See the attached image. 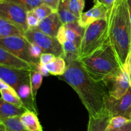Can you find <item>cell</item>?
I'll return each mask as SVG.
<instances>
[{"label":"cell","instance_id":"6da1fadb","mask_svg":"<svg viewBox=\"0 0 131 131\" xmlns=\"http://www.w3.org/2000/svg\"><path fill=\"white\" fill-rule=\"evenodd\" d=\"M58 77L75 90L89 116H96L104 110L105 100L108 95L104 83L93 79L79 60L69 63L65 74Z\"/></svg>","mask_w":131,"mask_h":131},{"label":"cell","instance_id":"7a4b0ae2","mask_svg":"<svg viewBox=\"0 0 131 131\" xmlns=\"http://www.w3.org/2000/svg\"><path fill=\"white\" fill-rule=\"evenodd\" d=\"M107 20L108 39L123 66L131 52V21L127 0H115Z\"/></svg>","mask_w":131,"mask_h":131},{"label":"cell","instance_id":"3957f363","mask_svg":"<svg viewBox=\"0 0 131 131\" xmlns=\"http://www.w3.org/2000/svg\"><path fill=\"white\" fill-rule=\"evenodd\" d=\"M78 60L90 77L97 82H103L121 66L109 39L92 55Z\"/></svg>","mask_w":131,"mask_h":131},{"label":"cell","instance_id":"277c9868","mask_svg":"<svg viewBox=\"0 0 131 131\" xmlns=\"http://www.w3.org/2000/svg\"><path fill=\"white\" fill-rule=\"evenodd\" d=\"M108 40L107 19L94 22L85 28L84 35L79 47V59L90 56L101 48Z\"/></svg>","mask_w":131,"mask_h":131},{"label":"cell","instance_id":"5b68a950","mask_svg":"<svg viewBox=\"0 0 131 131\" xmlns=\"http://www.w3.org/2000/svg\"><path fill=\"white\" fill-rule=\"evenodd\" d=\"M103 82L109 96L115 99L122 97L130 87L128 62L107 77Z\"/></svg>","mask_w":131,"mask_h":131},{"label":"cell","instance_id":"8992f818","mask_svg":"<svg viewBox=\"0 0 131 131\" xmlns=\"http://www.w3.org/2000/svg\"><path fill=\"white\" fill-rule=\"evenodd\" d=\"M25 37L29 42L35 43L43 50V53H49L56 57H63L62 46L58 40L40 31L37 28H29Z\"/></svg>","mask_w":131,"mask_h":131},{"label":"cell","instance_id":"52a82bcc","mask_svg":"<svg viewBox=\"0 0 131 131\" xmlns=\"http://www.w3.org/2000/svg\"><path fill=\"white\" fill-rule=\"evenodd\" d=\"M27 14L28 11L19 5L0 1V18L15 24L25 32L29 30Z\"/></svg>","mask_w":131,"mask_h":131},{"label":"cell","instance_id":"ba28073f","mask_svg":"<svg viewBox=\"0 0 131 131\" xmlns=\"http://www.w3.org/2000/svg\"><path fill=\"white\" fill-rule=\"evenodd\" d=\"M29 42L25 37H9L0 39V47L28 62L32 66L37 64L29 55Z\"/></svg>","mask_w":131,"mask_h":131},{"label":"cell","instance_id":"9c48e42d","mask_svg":"<svg viewBox=\"0 0 131 131\" xmlns=\"http://www.w3.org/2000/svg\"><path fill=\"white\" fill-rule=\"evenodd\" d=\"M105 109L113 116H122L131 120V87L122 98L115 99L107 95Z\"/></svg>","mask_w":131,"mask_h":131},{"label":"cell","instance_id":"30bf717a","mask_svg":"<svg viewBox=\"0 0 131 131\" xmlns=\"http://www.w3.org/2000/svg\"><path fill=\"white\" fill-rule=\"evenodd\" d=\"M30 73L28 70L10 68L0 65V79L15 89L24 83H30Z\"/></svg>","mask_w":131,"mask_h":131},{"label":"cell","instance_id":"8fae6325","mask_svg":"<svg viewBox=\"0 0 131 131\" xmlns=\"http://www.w3.org/2000/svg\"><path fill=\"white\" fill-rule=\"evenodd\" d=\"M84 32L85 28L81 26L78 21L63 24L59 30L56 39L61 44L65 41H70L80 47Z\"/></svg>","mask_w":131,"mask_h":131},{"label":"cell","instance_id":"7c38bea8","mask_svg":"<svg viewBox=\"0 0 131 131\" xmlns=\"http://www.w3.org/2000/svg\"><path fill=\"white\" fill-rule=\"evenodd\" d=\"M94 5L87 12H83L79 19V23L84 28L101 19H107L108 10L99 0H93Z\"/></svg>","mask_w":131,"mask_h":131},{"label":"cell","instance_id":"4fadbf2b","mask_svg":"<svg viewBox=\"0 0 131 131\" xmlns=\"http://www.w3.org/2000/svg\"><path fill=\"white\" fill-rule=\"evenodd\" d=\"M0 65L10 68L31 71L33 70L31 64L13 55L3 48L0 47Z\"/></svg>","mask_w":131,"mask_h":131},{"label":"cell","instance_id":"5bb4252c","mask_svg":"<svg viewBox=\"0 0 131 131\" xmlns=\"http://www.w3.org/2000/svg\"><path fill=\"white\" fill-rule=\"evenodd\" d=\"M63 23L57 12H54L45 19L40 21L38 28L40 31L52 37L56 38L59 30Z\"/></svg>","mask_w":131,"mask_h":131},{"label":"cell","instance_id":"9a60e30c","mask_svg":"<svg viewBox=\"0 0 131 131\" xmlns=\"http://www.w3.org/2000/svg\"><path fill=\"white\" fill-rule=\"evenodd\" d=\"M16 91L23 101L26 110L34 112L38 114L35 104L36 98L33 96L30 83H24L20 85Z\"/></svg>","mask_w":131,"mask_h":131},{"label":"cell","instance_id":"2e32d148","mask_svg":"<svg viewBox=\"0 0 131 131\" xmlns=\"http://www.w3.org/2000/svg\"><path fill=\"white\" fill-rule=\"evenodd\" d=\"M112 116L106 109L96 116H89L87 131H107Z\"/></svg>","mask_w":131,"mask_h":131},{"label":"cell","instance_id":"e0dca14e","mask_svg":"<svg viewBox=\"0 0 131 131\" xmlns=\"http://www.w3.org/2000/svg\"><path fill=\"white\" fill-rule=\"evenodd\" d=\"M26 32L15 24L0 18V39L9 37H25Z\"/></svg>","mask_w":131,"mask_h":131},{"label":"cell","instance_id":"ac0fdd59","mask_svg":"<svg viewBox=\"0 0 131 131\" xmlns=\"http://www.w3.org/2000/svg\"><path fill=\"white\" fill-rule=\"evenodd\" d=\"M20 121L29 131H43L37 114L30 110H26L20 116Z\"/></svg>","mask_w":131,"mask_h":131},{"label":"cell","instance_id":"d6986e66","mask_svg":"<svg viewBox=\"0 0 131 131\" xmlns=\"http://www.w3.org/2000/svg\"><path fill=\"white\" fill-rule=\"evenodd\" d=\"M26 110H27L4 101L2 98L0 100V119L20 117Z\"/></svg>","mask_w":131,"mask_h":131},{"label":"cell","instance_id":"ffe728a7","mask_svg":"<svg viewBox=\"0 0 131 131\" xmlns=\"http://www.w3.org/2000/svg\"><path fill=\"white\" fill-rule=\"evenodd\" d=\"M57 12L63 24L78 21L79 18L77 17L69 10V0H60L57 8Z\"/></svg>","mask_w":131,"mask_h":131},{"label":"cell","instance_id":"44dd1931","mask_svg":"<svg viewBox=\"0 0 131 131\" xmlns=\"http://www.w3.org/2000/svg\"><path fill=\"white\" fill-rule=\"evenodd\" d=\"M63 50L64 59L66 61L67 64L70 62L77 60L79 59V47L75 44L70 41H65L61 44Z\"/></svg>","mask_w":131,"mask_h":131},{"label":"cell","instance_id":"7402d4cb","mask_svg":"<svg viewBox=\"0 0 131 131\" xmlns=\"http://www.w3.org/2000/svg\"><path fill=\"white\" fill-rule=\"evenodd\" d=\"M46 66L50 74L58 77L63 75L67 69V64L62 57H56L54 60Z\"/></svg>","mask_w":131,"mask_h":131},{"label":"cell","instance_id":"603a6c76","mask_svg":"<svg viewBox=\"0 0 131 131\" xmlns=\"http://www.w3.org/2000/svg\"><path fill=\"white\" fill-rule=\"evenodd\" d=\"M1 98L4 101L25 109L23 101L19 98L16 90L12 87L8 89H0Z\"/></svg>","mask_w":131,"mask_h":131},{"label":"cell","instance_id":"cb8c5ba5","mask_svg":"<svg viewBox=\"0 0 131 131\" xmlns=\"http://www.w3.org/2000/svg\"><path fill=\"white\" fill-rule=\"evenodd\" d=\"M0 122L6 126L8 131H29L20 122L19 116L0 119Z\"/></svg>","mask_w":131,"mask_h":131},{"label":"cell","instance_id":"d4e9b609","mask_svg":"<svg viewBox=\"0 0 131 131\" xmlns=\"http://www.w3.org/2000/svg\"><path fill=\"white\" fill-rule=\"evenodd\" d=\"M130 121V119L122 116H115L111 117L107 127V131H118Z\"/></svg>","mask_w":131,"mask_h":131},{"label":"cell","instance_id":"484cf974","mask_svg":"<svg viewBox=\"0 0 131 131\" xmlns=\"http://www.w3.org/2000/svg\"><path fill=\"white\" fill-rule=\"evenodd\" d=\"M3 2L12 3L19 5L27 11H31L43 3L42 0H0Z\"/></svg>","mask_w":131,"mask_h":131},{"label":"cell","instance_id":"4316f807","mask_svg":"<svg viewBox=\"0 0 131 131\" xmlns=\"http://www.w3.org/2000/svg\"><path fill=\"white\" fill-rule=\"evenodd\" d=\"M43 76L41 73L36 70L31 71L30 73V84L32 89L33 96L36 98L37 91L40 87L42 83Z\"/></svg>","mask_w":131,"mask_h":131},{"label":"cell","instance_id":"83f0119b","mask_svg":"<svg viewBox=\"0 0 131 131\" xmlns=\"http://www.w3.org/2000/svg\"><path fill=\"white\" fill-rule=\"evenodd\" d=\"M33 12L35 14L36 16L38 18V19L40 21H42V19H45V18H46L49 15H50L52 13L56 11H55L49 5L43 3L40 5L33 9Z\"/></svg>","mask_w":131,"mask_h":131},{"label":"cell","instance_id":"f1b7e54d","mask_svg":"<svg viewBox=\"0 0 131 131\" xmlns=\"http://www.w3.org/2000/svg\"><path fill=\"white\" fill-rule=\"evenodd\" d=\"M84 6L85 0H69V10L78 18L83 13Z\"/></svg>","mask_w":131,"mask_h":131},{"label":"cell","instance_id":"f546056e","mask_svg":"<svg viewBox=\"0 0 131 131\" xmlns=\"http://www.w3.org/2000/svg\"><path fill=\"white\" fill-rule=\"evenodd\" d=\"M29 55L33 60V61L35 62V63L38 64L40 62V57L42 54L43 53V50L39 46L35 43L29 42Z\"/></svg>","mask_w":131,"mask_h":131},{"label":"cell","instance_id":"4dcf8cb0","mask_svg":"<svg viewBox=\"0 0 131 131\" xmlns=\"http://www.w3.org/2000/svg\"><path fill=\"white\" fill-rule=\"evenodd\" d=\"M40 21L36 16L33 10L28 11L27 14V23H28L29 28H37Z\"/></svg>","mask_w":131,"mask_h":131},{"label":"cell","instance_id":"1f68e13d","mask_svg":"<svg viewBox=\"0 0 131 131\" xmlns=\"http://www.w3.org/2000/svg\"><path fill=\"white\" fill-rule=\"evenodd\" d=\"M56 58V56L52 53H43L40 57V63L43 65H47L49 63L52 62Z\"/></svg>","mask_w":131,"mask_h":131},{"label":"cell","instance_id":"d6a6232c","mask_svg":"<svg viewBox=\"0 0 131 131\" xmlns=\"http://www.w3.org/2000/svg\"><path fill=\"white\" fill-rule=\"evenodd\" d=\"M32 67H33V70H36L38 71L42 74L43 77H47L50 74L46 65H43L39 62L37 64L32 65Z\"/></svg>","mask_w":131,"mask_h":131},{"label":"cell","instance_id":"836d02e7","mask_svg":"<svg viewBox=\"0 0 131 131\" xmlns=\"http://www.w3.org/2000/svg\"><path fill=\"white\" fill-rule=\"evenodd\" d=\"M42 1L43 3L49 5L55 11L57 12L58 6L59 3H60V0H42Z\"/></svg>","mask_w":131,"mask_h":131},{"label":"cell","instance_id":"e575fe53","mask_svg":"<svg viewBox=\"0 0 131 131\" xmlns=\"http://www.w3.org/2000/svg\"><path fill=\"white\" fill-rule=\"evenodd\" d=\"M100 2L102 3L106 8H107L108 12L111 11L113 6L115 2V0H99Z\"/></svg>","mask_w":131,"mask_h":131},{"label":"cell","instance_id":"d590c367","mask_svg":"<svg viewBox=\"0 0 131 131\" xmlns=\"http://www.w3.org/2000/svg\"><path fill=\"white\" fill-rule=\"evenodd\" d=\"M118 131H131V120L122 128H120Z\"/></svg>","mask_w":131,"mask_h":131},{"label":"cell","instance_id":"8d00e7d4","mask_svg":"<svg viewBox=\"0 0 131 131\" xmlns=\"http://www.w3.org/2000/svg\"><path fill=\"white\" fill-rule=\"evenodd\" d=\"M128 64H129V77H130V83L131 87V52L129 55V58H128Z\"/></svg>","mask_w":131,"mask_h":131},{"label":"cell","instance_id":"74e56055","mask_svg":"<svg viewBox=\"0 0 131 131\" xmlns=\"http://www.w3.org/2000/svg\"><path fill=\"white\" fill-rule=\"evenodd\" d=\"M0 131H8L6 126L1 122H0Z\"/></svg>","mask_w":131,"mask_h":131},{"label":"cell","instance_id":"f35d334b","mask_svg":"<svg viewBox=\"0 0 131 131\" xmlns=\"http://www.w3.org/2000/svg\"><path fill=\"white\" fill-rule=\"evenodd\" d=\"M127 4H128V8H129V15H130V21H131V0H127Z\"/></svg>","mask_w":131,"mask_h":131}]
</instances>
